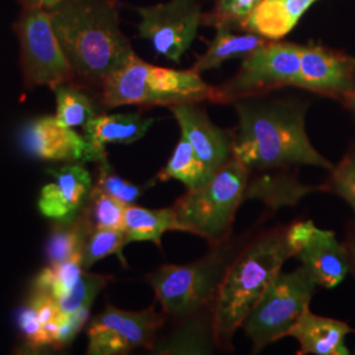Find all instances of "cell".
Wrapping results in <instances>:
<instances>
[{
	"mask_svg": "<svg viewBox=\"0 0 355 355\" xmlns=\"http://www.w3.org/2000/svg\"><path fill=\"white\" fill-rule=\"evenodd\" d=\"M51 15L74 73L89 82L103 83L135 55L120 31L114 0H64Z\"/></svg>",
	"mask_w": 355,
	"mask_h": 355,
	"instance_id": "6da1fadb",
	"label": "cell"
},
{
	"mask_svg": "<svg viewBox=\"0 0 355 355\" xmlns=\"http://www.w3.org/2000/svg\"><path fill=\"white\" fill-rule=\"evenodd\" d=\"M239 133L233 158L253 167L333 165L311 144L305 129V108L297 103L242 102L236 104Z\"/></svg>",
	"mask_w": 355,
	"mask_h": 355,
	"instance_id": "7a4b0ae2",
	"label": "cell"
},
{
	"mask_svg": "<svg viewBox=\"0 0 355 355\" xmlns=\"http://www.w3.org/2000/svg\"><path fill=\"white\" fill-rule=\"evenodd\" d=\"M286 230L262 236L227 268L214 305L216 345L230 343L282 266L293 257Z\"/></svg>",
	"mask_w": 355,
	"mask_h": 355,
	"instance_id": "3957f363",
	"label": "cell"
},
{
	"mask_svg": "<svg viewBox=\"0 0 355 355\" xmlns=\"http://www.w3.org/2000/svg\"><path fill=\"white\" fill-rule=\"evenodd\" d=\"M103 85L102 102L108 108L120 105H177L217 102V89L205 83L196 70L153 66L136 54Z\"/></svg>",
	"mask_w": 355,
	"mask_h": 355,
	"instance_id": "277c9868",
	"label": "cell"
},
{
	"mask_svg": "<svg viewBox=\"0 0 355 355\" xmlns=\"http://www.w3.org/2000/svg\"><path fill=\"white\" fill-rule=\"evenodd\" d=\"M249 167L232 158L198 190L189 191L173 205L182 232L220 242L245 200Z\"/></svg>",
	"mask_w": 355,
	"mask_h": 355,
	"instance_id": "5b68a950",
	"label": "cell"
},
{
	"mask_svg": "<svg viewBox=\"0 0 355 355\" xmlns=\"http://www.w3.org/2000/svg\"><path fill=\"white\" fill-rule=\"evenodd\" d=\"M228 268V255L215 250L189 265H165L146 277L166 315L195 316L215 302Z\"/></svg>",
	"mask_w": 355,
	"mask_h": 355,
	"instance_id": "8992f818",
	"label": "cell"
},
{
	"mask_svg": "<svg viewBox=\"0 0 355 355\" xmlns=\"http://www.w3.org/2000/svg\"><path fill=\"white\" fill-rule=\"evenodd\" d=\"M316 287L318 283L305 267L291 272L280 271L243 322L253 353L287 337L288 330L309 306Z\"/></svg>",
	"mask_w": 355,
	"mask_h": 355,
	"instance_id": "52a82bcc",
	"label": "cell"
},
{
	"mask_svg": "<svg viewBox=\"0 0 355 355\" xmlns=\"http://www.w3.org/2000/svg\"><path fill=\"white\" fill-rule=\"evenodd\" d=\"M26 89L73 82L74 70L54 32L51 12L26 8L17 23Z\"/></svg>",
	"mask_w": 355,
	"mask_h": 355,
	"instance_id": "ba28073f",
	"label": "cell"
},
{
	"mask_svg": "<svg viewBox=\"0 0 355 355\" xmlns=\"http://www.w3.org/2000/svg\"><path fill=\"white\" fill-rule=\"evenodd\" d=\"M300 45L266 42L245 57L236 76L217 89V102H230L268 89L295 86L300 71Z\"/></svg>",
	"mask_w": 355,
	"mask_h": 355,
	"instance_id": "9c48e42d",
	"label": "cell"
},
{
	"mask_svg": "<svg viewBox=\"0 0 355 355\" xmlns=\"http://www.w3.org/2000/svg\"><path fill=\"white\" fill-rule=\"evenodd\" d=\"M165 321V312H157L154 306L132 312L108 304L89 322L87 354L120 355L137 347L153 349L155 334Z\"/></svg>",
	"mask_w": 355,
	"mask_h": 355,
	"instance_id": "30bf717a",
	"label": "cell"
},
{
	"mask_svg": "<svg viewBox=\"0 0 355 355\" xmlns=\"http://www.w3.org/2000/svg\"><path fill=\"white\" fill-rule=\"evenodd\" d=\"M140 36L153 49L173 62H180L196 37L202 23V7L198 0H170L165 4L139 8Z\"/></svg>",
	"mask_w": 355,
	"mask_h": 355,
	"instance_id": "8fae6325",
	"label": "cell"
},
{
	"mask_svg": "<svg viewBox=\"0 0 355 355\" xmlns=\"http://www.w3.org/2000/svg\"><path fill=\"white\" fill-rule=\"evenodd\" d=\"M292 254L320 287L334 288L346 278L350 262L345 243L334 232L320 229L313 221L296 223L286 230Z\"/></svg>",
	"mask_w": 355,
	"mask_h": 355,
	"instance_id": "7c38bea8",
	"label": "cell"
},
{
	"mask_svg": "<svg viewBox=\"0 0 355 355\" xmlns=\"http://www.w3.org/2000/svg\"><path fill=\"white\" fill-rule=\"evenodd\" d=\"M21 146L29 155L53 162H99L107 153H99L86 137L62 125L55 116H42L28 121L21 130Z\"/></svg>",
	"mask_w": 355,
	"mask_h": 355,
	"instance_id": "4fadbf2b",
	"label": "cell"
},
{
	"mask_svg": "<svg viewBox=\"0 0 355 355\" xmlns=\"http://www.w3.org/2000/svg\"><path fill=\"white\" fill-rule=\"evenodd\" d=\"M354 73L350 57L318 45H306L302 46L300 71L295 87L343 96L355 87Z\"/></svg>",
	"mask_w": 355,
	"mask_h": 355,
	"instance_id": "5bb4252c",
	"label": "cell"
},
{
	"mask_svg": "<svg viewBox=\"0 0 355 355\" xmlns=\"http://www.w3.org/2000/svg\"><path fill=\"white\" fill-rule=\"evenodd\" d=\"M168 108L177 119L182 136L214 171L220 170L233 158L234 139L228 132L216 127L198 103L177 104Z\"/></svg>",
	"mask_w": 355,
	"mask_h": 355,
	"instance_id": "9a60e30c",
	"label": "cell"
},
{
	"mask_svg": "<svg viewBox=\"0 0 355 355\" xmlns=\"http://www.w3.org/2000/svg\"><path fill=\"white\" fill-rule=\"evenodd\" d=\"M48 174L53 182L42 187L38 198V211L53 220L76 215L89 200L92 191V178L80 164H67L60 168H51Z\"/></svg>",
	"mask_w": 355,
	"mask_h": 355,
	"instance_id": "2e32d148",
	"label": "cell"
},
{
	"mask_svg": "<svg viewBox=\"0 0 355 355\" xmlns=\"http://www.w3.org/2000/svg\"><path fill=\"white\" fill-rule=\"evenodd\" d=\"M353 329L343 321L318 316L309 311V306L288 330L287 337L300 343L297 354L347 355L349 349L345 338Z\"/></svg>",
	"mask_w": 355,
	"mask_h": 355,
	"instance_id": "e0dca14e",
	"label": "cell"
},
{
	"mask_svg": "<svg viewBox=\"0 0 355 355\" xmlns=\"http://www.w3.org/2000/svg\"><path fill=\"white\" fill-rule=\"evenodd\" d=\"M318 0H262L242 28L268 40L288 35L300 17Z\"/></svg>",
	"mask_w": 355,
	"mask_h": 355,
	"instance_id": "ac0fdd59",
	"label": "cell"
},
{
	"mask_svg": "<svg viewBox=\"0 0 355 355\" xmlns=\"http://www.w3.org/2000/svg\"><path fill=\"white\" fill-rule=\"evenodd\" d=\"M154 119L140 114H101L85 125V137L99 153L105 154L108 144H133L141 140Z\"/></svg>",
	"mask_w": 355,
	"mask_h": 355,
	"instance_id": "d6986e66",
	"label": "cell"
},
{
	"mask_svg": "<svg viewBox=\"0 0 355 355\" xmlns=\"http://www.w3.org/2000/svg\"><path fill=\"white\" fill-rule=\"evenodd\" d=\"M229 21H218L215 26L217 33L209 42V46L202 57L196 61L193 70L202 73L205 70L216 69L232 58H245L253 51L266 44V38L248 31L246 33L232 32Z\"/></svg>",
	"mask_w": 355,
	"mask_h": 355,
	"instance_id": "ffe728a7",
	"label": "cell"
},
{
	"mask_svg": "<svg viewBox=\"0 0 355 355\" xmlns=\"http://www.w3.org/2000/svg\"><path fill=\"white\" fill-rule=\"evenodd\" d=\"M123 229L125 232L128 243L135 241H150L155 243L158 248H161L162 236L166 232H182L173 207L150 209L133 204L127 205Z\"/></svg>",
	"mask_w": 355,
	"mask_h": 355,
	"instance_id": "44dd1931",
	"label": "cell"
},
{
	"mask_svg": "<svg viewBox=\"0 0 355 355\" xmlns=\"http://www.w3.org/2000/svg\"><path fill=\"white\" fill-rule=\"evenodd\" d=\"M91 230L89 218L83 208L76 215L55 220L51 229V234L46 242V257L49 265L54 266L82 253L83 245L87 240Z\"/></svg>",
	"mask_w": 355,
	"mask_h": 355,
	"instance_id": "7402d4cb",
	"label": "cell"
},
{
	"mask_svg": "<svg viewBox=\"0 0 355 355\" xmlns=\"http://www.w3.org/2000/svg\"><path fill=\"white\" fill-rule=\"evenodd\" d=\"M215 173L209 166L204 164L191 146L190 142L182 136L173 155L157 178L161 182L175 179L183 183L187 190L193 191L207 184L214 178Z\"/></svg>",
	"mask_w": 355,
	"mask_h": 355,
	"instance_id": "603a6c76",
	"label": "cell"
},
{
	"mask_svg": "<svg viewBox=\"0 0 355 355\" xmlns=\"http://www.w3.org/2000/svg\"><path fill=\"white\" fill-rule=\"evenodd\" d=\"M57 99L55 119L67 128L83 127L96 116L95 105L82 89L71 82L54 87Z\"/></svg>",
	"mask_w": 355,
	"mask_h": 355,
	"instance_id": "cb8c5ba5",
	"label": "cell"
},
{
	"mask_svg": "<svg viewBox=\"0 0 355 355\" xmlns=\"http://www.w3.org/2000/svg\"><path fill=\"white\" fill-rule=\"evenodd\" d=\"M189 318L159 347L161 354H211L214 352V333H208L203 321L192 316Z\"/></svg>",
	"mask_w": 355,
	"mask_h": 355,
	"instance_id": "d4e9b609",
	"label": "cell"
},
{
	"mask_svg": "<svg viewBox=\"0 0 355 355\" xmlns=\"http://www.w3.org/2000/svg\"><path fill=\"white\" fill-rule=\"evenodd\" d=\"M316 190H320V187L304 186L287 178H261L246 187L245 199H262L265 203L277 208L279 205L296 204L304 195Z\"/></svg>",
	"mask_w": 355,
	"mask_h": 355,
	"instance_id": "484cf974",
	"label": "cell"
},
{
	"mask_svg": "<svg viewBox=\"0 0 355 355\" xmlns=\"http://www.w3.org/2000/svg\"><path fill=\"white\" fill-rule=\"evenodd\" d=\"M83 271L82 253L76 254L64 262L44 268L33 282V290L49 293L58 302L73 288Z\"/></svg>",
	"mask_w": 355,
	"mask_h": 355,
	"instance_id": "4316f807",
	"label": "cell"
},
{
	"mask_svg": "<svg viewBox=\"0 0 355 355\" xmlns=\"http://www.w3.org/2000/svg\"><path fill=\"white\" fill-rule=\"evenodd\" d=\"M128 245L124 229H94L87 237L82 249V266L87 270L108 255H117L124 267L127 261L123 255V249Z\"/></svg>",
	"mask_w": 355,
	"mask_h": 355,
	"instance_id": "83f0119b",
	"label": "cell"
},
{
	"mask_svg": "<svg viewBox=\"0 0 355 355\" xmlns=\"http://www.w3.org/2000/svg\"><path fill=\"white\" fill-rule=\"evenodd\" d=\"M127 204L92 187L83 211L94 229H123Z\"/></svg>",
	"mask_w": 355,
	"mask_h": 355,
	"instance_id": "f1b7e54d",
	"label": "cell"
},
{
	"mask_svg": "<svg viewBox=\"0 0 355 355\" xmlns=\"http://www.w3.org/2000/svg\"><path fill=\"white\" fill-rule=\"evenodd\" d=\"M111 280V277L89 274L85 270L69 293L57 302L61 312L64 315H69L83 308H91L99 292L102 291Z\"/></svg>",
	"mask_w": 355,
	"mask_h": 355,
	"instance_id": "f546056e",
	"label": "cell"
},
{
	"mask_svg": "<svg viewBox=\"0 0 355 355\" xmlns=\"http://www.w3.org/2000/svg\"><path fill=\"white\" fill-rule=\"evenodd\" d=\"M98 165H99L98 167L99 173H98V180L95 187H98L99 190L114 196V199L127 205L135 203L149 187V184L139 186L117 175L112 166L110 165L107 157L103 158L102 161H99Z\"/></svg>",
	"mask_w": 355,
	"mask_h": 355,
	"instance_id": "4dcf8cb0",
	"label": "cell"
},
{
	"mask_svg": "<svg viewBox=\"0 0 355 355\" xmlns=\"http://www.w3.org/2000/svg\"><path fill=\"white\" fill-rule=\"evenodd\" d=\"M330 183L355 214V150L347 153L336 167L333 166Z\"/></svg>",
	"mask_w": 355,
	"mask_h": 355,
	"instance_id": "1f68e13d",
	"label": "cell"
},
{
	"mask_svg": "<svg viewBox=\"0 0 355 355\" xmlns=\"http://www.w3.org/2000/svg\"><path fill=\"white\" fill-rule=\"evenodd\" d=\"M261 1L262 0H218L216 12L209 15L207 23L215 26L218 21H229L241 26Z\"/></svg>",
	"mask_w": 355,
	"mask_h": 355,
	"instance_id": "d6a6232c",
	"label": "cell"
},
{
	"mask_svg": "<svg viewBox=\"0 0 355 355\" xmlns=\"http://www.w3.org/2000/svg\"><path fill=\"white\" fill-rule=\"evenodd\" d=\"M17 324L28 349L38 350L48 346L44 333V325L38 320L36 311L29 303L19 311Z\"/></svg>",
	"mask_w": 355,
	"mask_h": 355,
	"instance_id": "836d02e7",
	"label": "cell"
},
{
	"mask_svg": "<svg viewBox=\"0 0 355 355\" xmlns=\"http://www.w3.org/2000/svg\"><path fill=\"white\" fill-rule=\"evenodd\" d=\"M89 309L91 308H83V309L76 311L74 313H69V315L64 313L60 333H58L57 341L54 345L55 350H61L74 341L78 333L83 329L85 324L89 320Z\"/></svg>",
	"mask_w": 355,
	"mask_h": 355,
	"instance_id": "e575fe53",
	"label": "cell"
},
{
	"mask_svg": "<svg viewBox=\"0 0 355 355\" xmlns=\"http://www.w3.org/2000/svg\"><path fill=\"white\" fill-rule=\"evenodd\" d=\"M64 0H21V4L24 8H44V10H51L57 7Z\"/></svg>",
	"mask_w": 355,
	"mask_h": 355,
	"instance_id": "d590c367",
	"label": "cell"
},
{
	"mask_svg": "<svg viewBox=\"0 0 355 355\" xmlns=\"http://www.w3.org/2000/svg\"><path fill=\"white\" fill-rule=\"evenodd\" d=\"M346 250L349 254V262H350V270L354 272L355 275V225L353 228L350 229L347 237H346V242H345Z\"/></svg>",
	"mask_w": 355,
	"mask_h": 355,
	"instance_id": "8d00e7d4",
	"label": "cell"
},
{
	"mask_svg": "<svg viewBox=\"0 0 355 355\" xmlns=\"http://www.w3.org/2000/svg\"><path fill=\"white\" fill-rule=\"evenodd\" d=\"M343 98L345 99L346 105H347L353 112H355V87L353 89H350L347 94H345Z\"/></svg>",
	"mask_w": 355,
	"mask_h": 355,
	"instance_id": "74e56055",
	"label": "cell"
},
{
	"mask_svg": "<svg viewBox=\"0 0 355 355\" xmlns=\"http://www.w3.org/2000/svg\"><path fill=\"white\" fill-rule=\"evenodd\" d=\"M352 64H353V66H354L355 69V58H352Z\"/></svg>",
	"mask_w": 355,
	"mask_h": 355,
	"instance_id": "f35d334b",
	"label": "cell"
}]
</instances>
